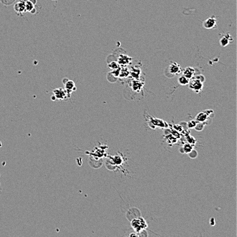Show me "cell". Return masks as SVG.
<instances>
[{"mask_svg":"<svg viewBox=\"0 0 237 237\" xmlns=\"http://www.w3.org/2000/svg\"><path fill=\"white\" fill-rule=\"evenodd\" d=\"M131 225L135 231L134 232H140L147 227V222L142 217L134 219L131 222Z\"/></svg>","mask_w":237,"mask_h":237,"instance_id":"cell-1","label":"cell"},{"mask_svg":"<svg viewBox=\"0 0 237 237\" xmlns=\"http://www.w3.org/2000/svg\"><path fill=\"white\" fill-rule=\"evenodd\" d=\"M188 85L190 88L196 93H200L203 89V83L194 77L190 79Z\"/></svg>","mask_w":237,"mask_h":237,"instance_id":"cell-2","label":"cell"},{"mask_svg":"<svg viewBox=\"0 0 237 237\" xmlns=\"http://www.w3.org/2000/svg\"><path fill=\"white\" fill-rule=\"evenodd\" d=\"M62 81L63 84H64V89L65 92H67L69 98H70L72 93L76 90V86L75 85V83L72 80L66 78L63 79Z\"/></svg>","mask_w":237,"mask_h":237,"instance_id":"cell-3","label":"cell"},{"mask_svg":"<svg viewBox=\"0 0 237 237\" xmlns=\"http://www.w3.org/2000/svg\"><path fill=\"white\" fill-rule=\"evenodd\" d=\"M53 95L55 97V99L58 100V101H63V100L70 99L67 92H65V89L61 88L55 89L53 91Z\"/></svg>","mask_w":237,"mask_h":237,"instance_id":"cell-4","label":"cell"},{"mask_svg":"<svg viewBox=\"0 0 237 237\" xmlns=\"http://www.w3.org/2000/svg\"><path fill=\"white\" fill-rule=\"evenodd\" d=\"M202 26L205 29H211L217 27V19H215V16H212L202 23Z\"/></svg>","mask_w":237,"mask_h":237,"instance_id":"cell-5","label":"cell"},{"mask_svg":"<svg viewBox=\"0 0 237 237\" xmlns=\"http://www.w3.org/2000/svg\"><path fill=\"white\" fill-rule=\"evenodd\" d=\"M131 62H132V58L128 56H127V55L121 54L119 55V56L118 57L117 63L120 67H126L127 66L130 64Z\"/></svg>","mask_w":237,"mask_h":237,"instance_id":"cell-6","label":"cell"},{"mask_svg":"<svg viewBox=\"0 0 237 237\" xmlns=\"http://www.w3.org/2000/svg\"><path fill=\"white\" fill-rule=\"evenodd\" d=\"M168 72L169 73L171 74L172 76L176 75H179L182 72V70L181 66H180L179 64L177 62H172V64H170L169 67L168 68Z\"/></svg>","mask_w":237,"mask_h":237,"instance_id":"cell-7","label":"cell"},{"mask_svg":"<svg viewBox=\"0 0 237 237\" xmlns=\"http://www.w3.org/2000/svg\"><path fill=\"white\" fill-rule=\"evenodd\" d=\"M182 72H183V75L188 79H191L196 75L195 68L192 67L185 68L183 70H182Z\"/></svg>","mask_w":237,"mask_h":237,"instance_id":"cell-8","label":"cell"},{"mask_svg":"<svg viewBox=\"0 0 237 237\" xmlns=\"http://www.w3.org/2000/svg\"><path fill=\"white\" fill-rule=\"evenodd\" d=\"M233 42V38L230 35L229 33L227 34H225L224 36H223L220 40V45L223 47H226L228 45H229L230 43Z\"/></svg>","mask_w":237,"mask_h":237,"instance_id":"cell-9","label":"cell"},{"mask_svg":"<svg viewBox=\"0 0 237 237\" xmlns=\"http://www.w3.org/2000/svg\"><path fill=\"white\" fill-rule=\"evenodd\" d=\"M15 10L17 12H23L24 11H26L25 8V1L21 0L15 4Z\"/></svg>","mask_w":237,"mask_h":237,"instance_id":"cell-10","label":"cell"},{"mask_svg":"<svg viewBox=\"0 0 237 237\" xmlns=\"http://www.w3.org/2000/svg\"><path fill=\"white\" fill-rule=\"evenodd\" d=\"M208 118L209 116L203 111V112H200L198 113L196 116V120L197 122H204Z\"/></svg>","mask_w":237,"mask_h":237,"instance_id":"cell-11","label":"cell"},{"mask_svg":"<svg viewBox=\"0 0 237 237\" xmlns=\"http://www.w3.org/2000/svg\"><path fill=\"white\" fill-rule=\"evenodd\" d=\"M25 8L26 11L31 12L32 10H34V4L31 0H27L25 1Z\"/></svg>","mask_w":237,"mask_h":237,"instance_id":"cell-12","label":"cell"},{"mask_svg":"<svg viewBox=\"0 0 237 237\" xmlns=\"http://www.w3.org/2000/svg\"><path fill=\"white\" fill-rule=\"evenodd\" d=\"M189 81H190V79H188V78H186L184 76V75H182L181 77L179 78V83L180 85L181 86H186V85H188L189 83Z\"/></svg>","mask_w":237,"mask_h":237,"instance_id":"cell-13","label":"cell"},{"mask_svg":"<svg viewBox=\"0 0 237 237\" xmlns=\"http://www.w3.org/2000/svg\"><path fill=\"white\" fill-rule=\"evenodd\" d=\"M193 148V145L191 144V143H185V144H184L183 147L184 153H186V154H188L189 152H190Z\"/></svg>","mask_w":237,"mask_h":237,"instance_id":"cell-14","label":"cell"},{"mask_svg":"<svg viewBox=\"0 0 237 237\" xmlns=\"http://www.w3.org/2000/svg\"><path fill=\"white\" fill-rule=\"evenodd\" d=\"M152 123H154L155 124H156V126H159V127H166L164 124H165V122L162 121L161 120H159V119H157V118H152L151 120V122Z\"/></svg>","mask_w":237,"mask_h":237,"instance_id":"cell-15","label":"cell"},{"mask_svg":"<svg viewBox=\"0 0 237 237\" xmlns=\"http://www.w3.org/2000/svg\"><path fill=\"white\" fill-rule=\"evenodd\" d=\"M129 75V71L127 70V68L126 67H124L123 68H121L120 70V73L118 76L123 77H126L128 76Z\"/></svg>","mask_w":237,"mask_h":237,"instance_id":"cell-16","label":"cell"},{"mask_svg":"<svg viewBox=\"0 0 237 237\" xmlns=\"http://www.w3.org/2000/svg\"><path fill=\"white\" fill-rule=\"evenodd\" d=\"M132 72V73L133 74H132L131 75L132 77H135V78H138L139 77V76H140V68H137V69H136V68H133V69H132L130 72H129V74H131Z\"/></svg>","mask_w":237,"mask_h":237,"instance_id":"cell-17","label":"cell"},{"mask_svg":"<svg viewBox=\"0 0 237 237\" xmlns=\"http://www.w3.org/2000/svg\"><path fill=\"white\" fill-rule=\"evenodd\" d=\"M108 66L109 68H110L111 70L118 69V68H120V66L118 64V63L117 62V61H112V62L108 64Z\"/></svg>","mask_w":237,"mask_h":237,"instance_id":"cell-18","label":"cell"},{"mask_svg":"<svg viewBox=\"0 0 237 237\" xmlns=\"http://www.w3.org/2000/svg\"><path fill=\"white\" fill-rule=\"evenodd\" d=\"M205 126V124L204 122H197L196 125L194 127V129L196 130L197 131H202L204 129Z\"/></svg>","mask_w":237,"mask_h":237,"instance_id":"cell-19","label":"cell"},{"mask_svg":"<svg viewBox=\"0 0 237 237\" xmlns=\"http://www.w3.org/2000/svg\"><path fill=\"white\" fill-rule=\"evenodd\" d=\"M188 155L191 159H196L198 157V152L195 149L193 148L190 152H189Z\"/></svg>","mask_w":237,"mask_h":237,"instance_id":"cell-20","label":"cell"},{"mask_svg":"<svg viewBox=\"0 0 237 237\" xmlns=\"http://www.w3.org/2000/svg\"><path fill=\"white\" fill-rule=\"evenodd\" d=\"M197 124L196 120H190L188 123H187V125H188V127L189 129H193L196 127V125Z\"/></svg>","mask_w":237,"mask_h":237,"instance_id":"cell-21","label":"cell"},{"mask_svg":"<svg viewBox=\"0 0 237 237\" xmlns=\"http://www.w3.org/2000/svg\"><path fill=\"white\" fill-rule=\"evenodd\" d=\"M193 77H194V78H196V79H198V80L200 81L201 82H202V83H204V82L205 81V77H204L202 75H195V76Z\"/></svg>","mask_w":237,"mask_h":237,"instance_id":"cell-22","label":"cell"},{"mask_svg":"<svg viewBox=\"0 0 237 237\" xmlns=\"http://www.w3.org/2000/svg\"><path fill=\"white\" fill-rule=\"evenodd\" d=\"M204 112L206 113V114L209 116V118H213V117L211 116V114H213L214 113V111L212 110V109H206V110H205Z\"/></svg>","mask_w":237,"mask_h":237,"instance_id":"cell-23","label":"cell"},{"mask_svg":"<svg viewBox=\"0 0 237 237\" xmlns=\"http://www.w3.org/2000/svg\"><path fill=\"white\" fill-rule=\"evenodd\" d=\"M188 143H190L192 145L195 144V143L196 142V140H195V138H193V137H191V136L188 137Z\"/></svg>","mask_w":237,"mask_h":237,"instance_id":"cell-24","label":"cell"},{"mask_svg":"<svg viewBox=\"0 0 237 237\" xmlns=\"http://www.w3.org/2000/svg\"><path fill=\"white\" fill-rule=\"evenodd\" d=\"M174 129L177 131L178 132H181L183 131V127L181 126H180V125H174Z\"/></svg>","mask_w":237,"mask_h":237,"instance_id":"cell-25","label":"cell"},{"mask_svg":"<svg viewBox=\"0 0 237 237\" xmlns=\"http://www.w3.org/2000/svg\"><path fill=\"white\" fill-rule=\"evenodd\" d=\"M210 223H211V225H215V219H214V218H212L211 219V221H210Z\"/></svg>","mask_w":237,"mask_h":237,"instance_id":"cell-26","label":"cell"},{"mask_svg":"<svg viewBox=\"0 0 237 237\" xmlns=\"http://www.w3.org/2000/svg\"><path fill=\"white\" fill-rule=\"evenodd\" d=\"M129 236H138V234H136V233H132L129 234Z\"/></svg>","mask_w":237,"mask_h":237,"instance_id":"cell-27","label":"cell"},{"mask_svg":"<svg viewBox=\"0 0 237 237\" xmlns=\"http://www.w3.org/2000/svg\"><path fill=\"white\" fill-rule=\"evenodd\" d=\"M180 151H181V153H184V151H183V147H181V148H180Z\"/></svg>","mask_w":237,"mask_h":237,"instance_id":"cell-28","label":"cell"}]
</instances>
